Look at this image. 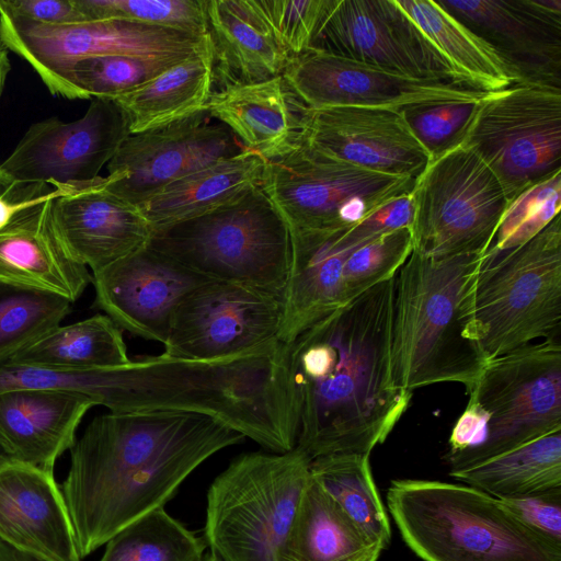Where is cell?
<instances>
[{
  "label": "cell",
  "instance_id": "5b68a950",
  "mask_svg": "<svg viewBox=\"0 0 561 561\" xmlns=\"http://www.w3.org/2000/svg\"><path fill=\"white\" fill-rule=\"evenodd\" d=\"M387 505L402 539L424 561H561V548L470 485L393 480Z\"/></svg>",
  "mask_w": 561,
  "mask_h": 561
},
{
  "label": "cell",
  "instance_id": "9c48e42d",
  "mask_svg": "<svg viewBox=\"0 0 561 561\" xmlns=\"http://www.w3.org/2000/svg\"><path fill=\"white\" fill-rule=\"evenodd\" d=\"M310 462L296 448L236 457L208 490L205 538L211 553L220 561H277Z\"/></svg>",
  "mask_w": 561,
  "mask_h": 561
},
{
  "label": "cell",
  "instance_id": "d4e9b609",
  "mask_svg": "<svg viewBox=\"0 0 561 561\" xmlns=\"http://www.w3.org/2000/svg\"><path fill=\"white\" fill-rule=\"evenodd\" d=\"M61 185L16 213L0 229V282L76 301L92 283L88 267L76 262L51 224L53 198Z\"/></svg>",
  "mask_w": 561,
  "mask_h": 561
},
{
  "label": "cell",
  "instance_id": "ab89813d",
  "mask_svg": "<svg viewBox=\"0 0 561 561\" xmlns=\"http://www.w3.org/2000/svg\"><path fill=\"white\" fill-rule=\"evenodd\" d=\"M87 21L123 20L207 34L206 0H76Z\"/></svg>",
  "mask_w": 561,
  "mask_h": 561
},
{
  "label": "cell",
  "instance_id": "3957f363",
  "mask_svg": "<svg viewBox=\"0 0 561 561\" xmlns=\"http://www.w3.org/2000/svg\"><path fill=\"white\" fill-rule=\"evenodd\" d=\"M110 412L171 411L211 417L263 448L296 447L289 345L278 339L229 357L146 356L107 368Z\"/></svg>",
  "mask_w": 561,
  "mask_h": 561
},
{
  "label": "cell",
  "instance_id": "bcb514c9",
  "mask_svg": "<svg viewBox=\"0 0 561 561\" xmlns=\"http://www.w3.org/2000/svg\"><path fill=\"white\" fill-rule=\"evenodd\" d=\"M9 51L7 45L0 39V99L5 89L8 76L11 70Z\"/></svg>",
  "mask_w": 561,
  "mask_h": 561
},
{
  "label": "cell",
  "instance_id": "603a6c76",
  "mask_svg": "<svg viewBox=\"0 0 561 561\" xmlns=\"http://www.w3.org/2000/svg\"><path fill=\"white\" fill-rule=\"evenodd\" d=\"M0 540L34 561H81L54 471L16 459L0 463Z\"/></svg>",
  "mask_w": 561,
  "mask_h": 561
},
{
  "label": "cell",
  "instance_id": "83f0119b",
  "mask_svg": "<svg viewBox=\"0 0 561 561\" xmlns=\"http://www.w3.org/2000/svg\"><path fill=\"white\" fill-rule=\"evenodd\" d=\"M213 51V90L282 76L290 58L276 43L251 0L206 1Z\"/></svg>",
  "mask_w": 561,
  "mask_h": 561
},
{
  "label": "cell",
  "instance_id": "7bdbcfd3",
  "mask_svg": "<svg viewBox=\"0 0 561 561\" xmlns=\"http://www.w3.org/2000/svg\"><path fill=\"white\" fill-rule=\"evenodd\" d=\"M500 501L531 531L561 548V491Z\"/></svg>",
  "mask_w": 561,
  "mask_h": 561
},
{
  "label": "cell",
  "instance_id": "d590c367",
  "mask_svg": "<svg viewBox=\"0 0 561 561\" xmlns=\"http://www.w3.org/2000/svg\"><path fill=\"white\" fill-rule=\"evenodd\" d=\"M205 543L159 507L110 538L99 561H204Z\"/></svg>",
  "mask_w": 561,
  "mask_h": 561
},
{
  "label": "cell",
  "instance_id": "60d3db41",
  "mask_svg": "<svg viewBox=\"0 0 561 561\" xmlns=\"http://www.w3.org/2000/svg\"><path fill=\"white\" fill-rule=\"evenodd\" d=\"M333 0H251L280 48L291 59L311 47Z\"/></svg>",
  "mask_w": 561,
  "mask_h": 561
},
{
  "label": "cell",
  "instance_id": "ba28073f",
  "mask_svg": "<svg viewBox=\"0 0 561 561\" xmlns=\"http://www.w3.org/2000/svg\"><path fill=\"white\" fill-rule=\"evenodd\" d=\"M472 322L485 362L537 339H560V215L523 245L481 257Z\"/></svg>",
  "mask_w": 561,
  "mask_h": 561
},
{
  "label": "cell",
  "instance_id": "b9f144b4",
  "mask_svg": "<svg viewBox=\"0 0 561 561\" xmlns=\"http://www.w3.org/2000/svg\"><path fill=\"white\" fill-rule=\"evenodd\" d=\"M478 102L422 104L399 112L432 161L462 142Z\"/></svg>",
  "mask_w": 561,
  "mask_h": 561
},
{
  "label": "cell",
  "instance_id": "277c9868",
  "mask_svg": "<svg viewBox=\"0 0 561 561\" xmlns=\"http://www.w3.org/2000/svg\"><path fill=\"white\" fill-rule=\"evenodd\" d=\"M481 255L412 251L394 276L391 376L396 388L457 382L467 393L485 359L474 336L472 290Z\"/></svg>",
  "mask_w": 561,
  "mask_h": 561
},
{
  "label": "cell",
  "instance_id": "44dd1931",
  "mask_svg": "<svg viewBox=\"0 0 561 561\" xmlns=\"http://www.w3.org/2000/svg\"><path fill=\"white\" fill-rule=\"evenodd\" d=\"M208 279L149 244L92 274L95 302L121 329L165 344L182 299Z\"/></svg>",
  "mask_w": 561,
  "mask_h": 561
},
{
  "label": "cell",
  "instance_id": "8992f818",
  "mask_svg": "<svg viewBox=\"0 0 561 561\" xmlns=\"http://www.w3.org/2000/svg\"><path fill=\"white\" fill-rule=\"evenodd\" d=\"M468 394L449 437L450 470L561 431L560 339L488 360Z\"/></svg>",
  "mask_w": 561,
  "mask_h": 561
},
{
  "label": "cell",
  "instance_id": "4dcf8cb0",
  "mask_svg": "<svg viewBox=\"0 0 561 561\" xmlns=\"http://www.w3.org/2000/svg\"><path fill=\"white\" fill-rule=\"evenodd\" d=\"M213 68L209 45L113 100L124 113L130 134L161 128L204 112L214 91Z\"/></svg>",
  "mask_w": 561,
  "mask_h": 561
},
{
  "label": "cell",
  "instance_id": "cb8c5ba5",
  "mask_svg": "<svg viewBox=\"0 0 561 561\" xmlns=\"http://www.w3.org/2000/svg\"><path fill=\"white\" fill-rule=\"evenodd\" d=\"M348 229L289 231L290 263L277 336L280 342L289 345L311 325L354 300L346 262L367 241H353Z\"/></svg>",
  "mask_w": 561,
  "mask_h": 561
},
{
  "label": "cell",
  "instance_id": "f35d334b",
  "mask_svg": "<svg viewBox=\"0 0 561 561\" xmlns=\"http://www.w3.org/2000/svg\"><path fill=\"white\" fill-rule=\"evenodd\" d=\"M561 207V172L534 184L507 203L496 231L482 256L511 251L548 226Z\"/></svg>",
  "mask_w": 561,
  "mask_h": 561
},
{
  "label": "cell",
  "instance_id": "2e32d148",
  "mask_svg": "<svg viewBox=\"0 0 561 561\" xmlns=\"http://www.w3.org/2000/svg\"><path fill=\"white\" fill-rule=\"evenodd\" d=\"M130 135L127 119L112 100L91 99L81 118L33 123L0 164L14 180L53 187L96 179Z\"/></svg>",
  "mask_w": 561,
  "mask_h": 561
},
{
  "label": "cell",
  "instance_id": "f546056e",
  "mask_svg": "<svg viewBox=\"0 0 561 561\" xmlns=\"http://www.w3.org/2000/svg\"><path fill=\"white\" fill-rule=\"evenodd\" d=\"M381 551L310 473L277 561H377Z\"/></svg>",
  "mask_w": 561,
  "mask_h": 561
},
{
  "label": "cell",
  "instance_id": "e0dca14e",
  "mask_svg": "<svg viewBox=\"0 0 561 561\" xmlns=\"http://www.w3.org/2000/svg\"><path fill=\"white\" fill-rule=\"evenodd\" d=\"M283 78L309 108L404 107L480 101L488 93L447 82L411 79L309 48L291 58Z\"/></svg>",
  "mask_w": 561,
  "mask_h": 561
},
{
  "label": "cell",
  "instance_id": "484cf974",
  "mask_svg": "<svg viewBox=\"0 0 561 561\" xmlns=\"http://www.w3.org/2000/svg\"><path fill=\"white\" fill-rule=\"evenodd\" d=\"M94 404L67 392L20 388L0 392V439L12 459L49 471L76 443V432Z\"/></svg>",
  "mask_w": 561,
  "mask_h": 561
},
{
  "label": "cell",
  "instance_id": "681fc988",
  "mask_svg": "<svg viewBox=\"0 0 561 561\" xmlns=\"http://www.w3.org/2000/svg\"><path fill=\"white\" fill-rule=\"evenodd\" d=\"M204 561H220L215 554L210 553Z\"/></svg>",
  "mask_w": 561,
  "mask_h": 561
},
{
  "label": "cell",
  "instance_id": "5bb4252c",
  "mask_svg": "<svg viewBox=\"0 0 561 561\" xmlns=\"http://www.w3.org/2000/svg\"><path fill=\"white\" fill-rule=\"evenodd\" d=\"M310 48L411 79L468 87L396 0H333Z\"/></svg>",
  "mask_w": 561,
  "mask_h": 561
},
{
  "label": "cell",
  "instance_id": "7dc6e473",
  "mask_svg": "<svg viewBox=\"0 0 561 561\" xmlns=\"http://www.w3.org/2000/svg\"><path fill=\"white\" fill-rule=\"evenodd\" d=\"M0 561H34L0 540Z\"/></svg>",
  "mask_w": 561,
  "mask_h": 561
},
{
  "label": "cell",
  "instance_id": "52a82bcc",
  "mask_svg": "<svg viewBox=\"0 0 561 561\" xmlns=\"http://www.w3.org/2000/svg\"><path fill=\"white\" fill-rule=\"evenodd\" d=\"M149 247L209 279L280 302L290 263L288 227L262 185L206 215L153 231Z\"/></svg>",
  "mask_w": 561,
  "mask_h": 561
},
{
  "label": "cell",
  "instance_id": "ffe728a7",
  "mask_svg": "<svg viewBox=\"0 0 561 561\" xmlns=\"http://www.w3.org/2000/svg\"><path fill=\"white\" fill-rule=\"evenodd\" d=\"M301 141L358 168L416 180L431 158L399 111L380 107H307Z\"/></svg>",
  "mask_w": 561,
  "mask_h": 561
},
{
  "label": "cell",
  "instance_id": "f6af8a7d",
  "mask_svg": "<svg viewBox=\"0 0 561 561\" xmlns=\"http://www.w3.org/2000/svg\"><path fill=\"white\" fill-rule=\"evenodd\" d=\"M54 187L14 180L0 165V229L20 210L48 195Z\"/></svg>",
  "mask_w": 561,
  "mask_h": 561
},
{
  "label": "cell",
  "instance_id": "8d00e7d4",
  "mask_svg": "<svg viewBox=\"0 0 561 561\" xmlns=\"http://www.w3.org/2000/svg\"><path fill=\"white\" fill-rule=\"evenodd\" d=\"M71 304L58 295L0 282V367L60 325Z\"/></svg>",
  "mask_w": 561,
  "mask_h": 561
},
{
  "label": "cell",
  "instance_id": "4fadbf2b",
  "mask_svg": "<svg viewBox=\"0 0 561 561\" xmlns=\"http://www.w3.org/2000/svg\"><path fill=\"white\" fill-rule=\"evenodd\" d=\"M0 39L31 65L51 94L62 98L66 78L80 60L110 55L187 58L210 45L208 34L123 20L47 25L3 13Z\"/></svg>",
  "mask_w": 561,
  "mask_h": 561
},
{
  "label": "cell",
  "instance_id": "7402d4cb",
  "mask_svg": "<svg viewBox=\"0 0 561 561\" xmlns=\"http://www.w3.org/2000/svg\"><path fill=\"white\" fill-rule=\"evenodd\" d=\"M106 184V176H98L61 185L51 202L58 240L92 274L146 248L153 233L139 207L110 192Z\"/></svg>",
  "mask_w": 561,
  "mask_h": 561
},
{
  "label": "cell",
  "instance_id": "f1b7e54d",
  "mask_svg": "<svg viewBox=\"0 0 561 561\" xmlns=\"http://www.w3.org/2000/svg\"><path fill=\"white\" fill-rule=\"evenodd\" d=\"M266 162L244 149L170 183L138 207L153 231L206 215L261 185Z\"/></svg>",
  "mask_w": 561,
  "mask_h": 561
},
{
  "label": "cell",
  "instance_id": "7a4b0ae2",
  "mask_svg": "<svg viewBox=\"0 0 561 561\" xmlns=\"http://www.w3.org/2000/svg\"><path fill=\"white\" fill-rule=\"evenodd\" d=\"M244 439L199 414L108 412L94 417L71 447L60 485L81 559L163 507L202 462Z\"/></svg>",
  "mask_w": 561,
  "mask_h": 561
},
{
  "label": "cell",
  "instance_id": "ee69618b",
  "mask_svg": "<svg viewBox=\"0 0 561 561\" xmlns=\"http://www.w3.org/2000/svg\"><path fill=\"white\" fill-rule=\"evenodd\" d=\"M0 13L47 25L87 21L76 0H0Z\"/></svg>",
  "mask_w": 561,
  "mask_h": 561
},
{
  "label": "cell",
  "instance_id": "74e56055",
  "mask_svg": "<svg viewBox=\"0 0 561 561\" xmlns=\"http://www.w3.org/2000/svg\"><path fill=\"white\" fill-rule=\"evenodd\" d=\"M184 59L186 58H144L126 55L87 58L76 62L69 71L64 98L113 101L151 81Z\"/></svg>",
  "mask_w": 561,
  "mask_h": 561
},
{
  "label": "cell",
  "instance_id": "9a60e30c",
  "mask_svg": "<svg viewBox=\"0 0 561 561\" xmlns=\"http://www.w3.org/2000/svg\"><path fill=\"white\" fill-rule=\"evenodd\" d=\"M280 320L278 299L208 279L179 304L162 354L187 359L229 357L276 340Z\"/></svg>",
  "mask_w": 561,
  "mask_h": 561
},
{
  "label": "cell",
  "instance_id": "8fae6325",
  "mask_svg": "<svg viewBox=\"0 0 561 561\" xmlns=\"http://www.w3.org/2000/svg\"><path fill=\"white\" fill-rule=\"evenodd\" d=\"M460 145L483 161L511 202L561 172V90L514 84L488 93Z\"/></svg>",
  "mask_w": 561,
  "mask_h": 561
},
{
  "label": "cell",
  "instance_id": "4316f807",
  "mask_svg": "<svg viewBox=\"0 0 561 561\" xmlns=\"http://www.w3.org/2000/svg\"><path fill=\"white\" fill-rule=\"evenodd\" d=\"M306 108L278 76L213 91L205 111L227 126L245 149L273 160L301 142Z\"/></svg>",
  "mask_w": 561,
  "mask_h": 561
},
{
  "label": "cell",
  "instance_id": "c3c4849f",
  "mask_svg": "<svg viewBox=\"0 0 561 561\" xmlns=\"http://www.w3.org/2000/svg\"><path fill=\"white\" fill-rule=\"evenodd\" d=\"M8 459H12V458H11V457H10V455L8 454V451H7V449H5L4 445H3V443H2V442H1V439H0V463H1V462H3V461H5V460H8Z\"/></svg>",
  "mask_w": 561,
  "mask_h": 561
},
{
  "label": "cell",
  "instance_id": "836d02e7",
  "mask_svg": "<svg viewBox=\"0 0 561 561\" xmlns=\"http://www.w3.org/2000/svg\"><path fill=\"white\" fill-rule=\"evenodd\" d=\"M130 360L122 329L106 314L58 325L8 364L48 369L112 368Z\"/></svg>",
  "mask_w": 561,
  "mask_h": 561
},
{
  "label": "cell",
  "instance_id": "6da1fadb",
  "mask_svg": "<svg viewBox=\"0 0 561 561\" xmlns=\"http://www.w3.org/2000/svg\"><path fill=\"white\" fill-rule=\"evenodd\" d=\"M394 276L289 344L298 417L295 448L310 460L370 455L409 408L412 393L396 388L391 376Z\"/></svg>",
  "mask_w": 561,
  "mask_h": 561
},
{
  "label": "cell",
  "instance_id": "ac0fdd59",
  "mask_svg": "<svg viewBox=\"0 0 561 561\" xmlns=\"http://www.w3.org/2000/svg\"><path fill=\"white\" fill-rule=\"evenodd\" d=\"M245 148L206 111L168 126L130 134L107 163L106 188L139 205L170 183Z\"/></svg>",
  "mask_w": 561,
  "mask_h": 561
},
{
  "label": "cell",
  "instance_id": "e575fe53",
  "mask_svg": "<svg viewBox=\"0 0 561 561\" xmlns=\"http://www.w3.org/2000/svg\"><path fill=\"white\" fill-rule=\"evenodd\" d=\"M313 480L370 540L383 550L391 530L371 476L369 455L336 454L311 460Z\"/></svg>",
  "mask_w": 561,
  "mask_h": 561
},
{
  "label": "cell",
  "instance_id": "30bf717a",
  "mask_svg": "<svg viewBox=\"0 0 561 561\" xmlns=\"http://www.w3.org/2000/svg\"><path fill=\"white\" fill-rule=\"evenodd\" d=\"M261 185L289 231H335L412 194L415 180L358 168L301 141L267 160Z\"/></svg>",
  "mask_w": 561,
  "mask_h": 561
},
{
  "label": "cell",
  "instance_id": "1f68e13d",
  "mask_svg": "<svg viewBox=\"0 0 561 561\" xmlns=\"http://www.w3.org/2000/svg\"><path fill=\"white\" fill-rule=\"evenodd\" d=\"M449 476L497 500L561 491V431L553 432Z\"/></svg>",
  "mask_w": 561,
  "mask_h": 561
},
{
  "label": "cell",
  "instance_id": "d6a6232c",
  "mask_svg": "<svg viewBox=\"0 0 561 561\" xmlns=\"http://www.w3.org/2000/svg\"><path fill=\"white\" fill-rule=\"evenodd\" d=\"M396 1L466 85L491 93L515 84L514 75L497 53L436 1Z\"/></svg>",
  "mask_w": 561,
  "mask_h": 561
},
{
  "label": "cell",
  "instance_id": "7c38bea8",
  "mask_svg": "<svg viewBox=\"0 0 561 561\" xmlns=\"http://www.w3.org/2000/svg\"><path fill=\"white\" fill-rule=\"evenodd\" d=\"M413 251L427 256L483 255L507 199L483 161L459 145L415 180Z\"/></svg>",
  "mask_w": 561,
  "mask_h": 561
},
{
  "label": "cell",
  "instance_id": "d6986e66",
  "mask_svg": "<svg viewBox=\"0 0 561 561\" xmlns=\"http://www.w3.org/2000/svg\"><path fill=\"white\" fill-rule=\"evenodd\" d=\"M486 42L515 84L561 90V0H438Z\"/></svg>",
  "mask_w": 561,
  "mask_h": 561
}]
</instances>
